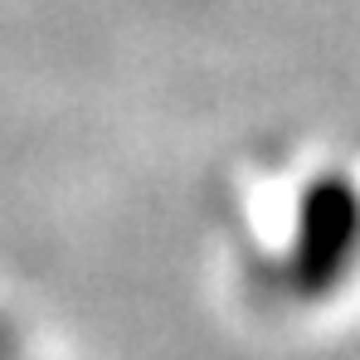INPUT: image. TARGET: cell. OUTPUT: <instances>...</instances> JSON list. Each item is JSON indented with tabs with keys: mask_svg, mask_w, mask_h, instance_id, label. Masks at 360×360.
Masks as SVG:
<instances>
[{
	"mask_svg": "<svg viewBox=\"0 0 360 360\" xmlns=\"http://www.w3.org/2000/svg\"><path fill=\"white\" fill-rule=\"evenodd\" d=\"M15 356V336H10V326L0 321V360H10Z\"/></svg>",
	"mask_w": 360,
	"mask_h": 360,
	"instance_id": "cell-2",
	"label": "cell"
},
{
	"mask_svg": "<svg viewBox=\"0 0 360 360\" xmlns=\"http://www.w3.org/2000/svg\"><path fill=\"white\" fill-rule=\"evenodd\" d=\"M356 243H360V195L336 176L316 180L302 200L297 243H292V258H288V283L307 297L336 288Z\"/></svg>",
	"mask_w": 360,
	"mask_h": 360,
	"instance_id": "cell-1",
	"label": "cell"
}]
</instances>
